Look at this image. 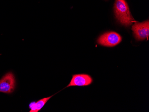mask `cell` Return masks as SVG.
<instances>
[{
    "instance_id": "obj_1",
    "label": "cell",
    "mask_w": 149,
    "mask_h": 112,
    "mask_svg": "<svg viewBox=\"0 0 149 112\" xmlns=\"http://www.w3.org/2000/svg\"><path fill=\"white\" fill-rule=\"evenodd\" d=\"M114 11L117 21L121 25L128 27L134 21L125 0H115Z\"/></svg>"
},
{
    "instance_id": "obj_2",
    "label": "cell",
    "mask_w": 149,
    "mask_h": 112,
    "mask_svg": "<svg viewBox=\"0 0 149 112\" xmlns=\"http://www.w3.org/2000/svg\"><path fill=\"white\" fill-rule=\"evenodd\" d=\"M122 38L115 32H108L100 35L98 38V43L107 47H113L121 42Z\"/></svg>"
},
{
    "instance_id": "obj_4",
    "label": "cell",
    "mask_w": 149,
    "mask_h": 112,
    "mask_svg": "<svg viewBox=\"0 0 149 112\" xmlns=\"http://www.w3.org/2000/svg\"><path fill=\"white\" fill-rule=\"evenodd\" d=\"M15 77L12 72L4 75L0 80V92L6 94L12 93L15 88Z\"/></svg>"
},
{
    "instance_id": "obj_5",
    "label": "cell",
    "mask_w": 149,
    "mask_h": 112,
    "mask_svg": "<svg viewBox=\"0 0 149 112\" xmlns=\"http://www.w3.org/2000/svg\"><path fill=\"white\" fill-rule=\"evenodd\" d=\"M93 81V79L89 75L85 74H75L73 75L72 80L67 87L88 86L91 84Z\"/></svg>"
},
{
    "instance_id": "obj_3",
    "label": "cell",
    "mask_w": 149,
    "mask_h": 112,
    "mask_svg": "<svg viewBox=\"0 0 149 112\" xmlns=\"http://www.w3.org/2000/svg\"><path fill=\"white\" fill-rule=\"evenodd\" d=\"M132 30L134 36L138 41L147 39L149 36V22L146 21L142 22H136L133 25Z\"/></svg>"
},
{
    "instance_id": "obj_6",
    "label": "cell",
    "mask_w": 149,
    "mask_h": 112,
    "mask_svg": "<svg viewBox=\"0 0 149 112\" xmlns=\"http://www.w3.org/2000/svg\"><path fill=\"white\" fill-rule=\"evenodd\" d=\"M53 96H50L47 97L43 98L40 100H38L36 102H32L29 104V108L30 109V112H38L40 111L43 108L47 102L49 101Z\"/></svg>"
}]
</instances>
